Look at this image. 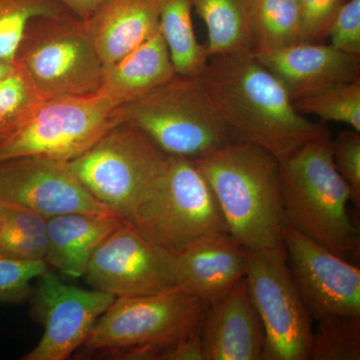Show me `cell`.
I'll return each mask as SVG.
<instances>
[{
    "mask_svg": "<svg viewBox=\"0 0 360 360\" xmlns=\"http://www.w3.org/2000/svg\"><path fill=\"white\" fill-rule=\"evenodd\" d=\"M200 79L232 141L259 146L281 163L329 131L296 110L288 89L253 52L210 58Z\"/></svg>",
    "mask_w": 360,
    "mask_h": 360,
    "instance_id": "1",
    "label": "cell"
},
{
    "mask_svg": "<svg viewBox=\"0 0 360 360\" xmlns=\"http://www.w3.org/2000/svg\"><path fill=\"white\" fill-rule=\"evenodd\" d=\"M193 160L232 238L248 250L283 245L281 162L274 155L255 144L231 141Z\"/></svg>",
    "mask_w": 360,
    "mask_h": 360,
    "instance_id": "2",
    "label": "cell"
},
{
    "mask_svg": "<svg viewBox=\"0 0 360 360\" xmlns=\"http://www.w3.org/2000/svg\"><path fill=\"white\" fill-rule=\"evenodd\" d=\"M210 305L181 288L115 297L97 319L87 354L120 360H175L179 343L200 333Z\"/></svg>",
    "mask_w": 360,
    "mask_h": 360,
    "instance_id": "3",
    "label": "cell"
},
{
    "mask_svg": "<svg viewBox=\"0 0 360 360\" xmlns=\"http://www.w3.org/2000/svg\"><path fill=\"white\" fill-rule=\"evenodd\" d=\"M329 131L303 144L281 163L286 225L345 259L359 251L348 214L352 189L333 162Z\"/></svg>",
    "mask_w": 360,
    "mask_h": 360,
    "instance_id": "4",
    "label": "cell"
},
{
    "mask_svg": "<svg viewBox=\"0 0 360 360\" xmlns=\"http://www.w3.org/2000/svg\"><path fill=\"white\" fill-rule=\"evenodd\" d=\"M14 63L44 101L96 94L103 84V65L86 23L71 11L30 20Z\"/></svg>",
    "mask_w": 360,
    "mask_h": 360,
    "instance_id": "5",
    "label": "cell"
},
{
    "mask_svg": "<svg viewBox=\"0 0 360 360\" xmlns=\"http://www.w3.org/2000/svg\"><path fill=\"white\" fill-rule=\"evenodd\" d=\"M168 156L139 127L122 122L68 165L94 198L129 221L165 174Z\"/></svg>",
    "mask_w": 360,
    "mask_h": 360,
    "instance_id": "6",
    "label": "cell"
},
{
    "mask_svg": "<svg viewBox=\"0 0 360 360\" xmlns=\"http://www.w3.org/2000/svg\"><path fill=\"white\" fill-rule=\"evenodd\" d=\"M127 222L174 257L203 236L229 232L212 187L184 156H168L165 174Z\"/></svg>",
    "mask_w": 360,
    "mask_h": 360,
    "instance_id": "7",
    "label": "cell"
},
{
    "mask_svg": "<svg viewBox=\"0 0 360 360\" xmlns=\"http://www.w3.org/2000/svg\"><path fill=\"white\" fill-rule=\"evenodd\" d=\"M123 122L148 135L168 155L196 158L232 141L200 77L176 75L139 101L120 106Z\"/></svg>",
    "mask_w": 360,
    "mask_h": 360,
    "instance_id": "8",
    "label": "cell"
},
{
    "mask_svg": "<svg viewBox=\"0 0 360 360\" xmlns=\"http://www.w3.org/2000/svg\"><path fill=\"white\" fill-rule=\"evenodd\" d=\"M122 122L120 105L101 90L46 99L0 143V161L40 155L70 162Z\"/></svg>",
    "mask_w": 360,
    "mask_h": 360,
    "instance_id": "9",
    "label": "cell"
},
{
    "mask_svg": "<svg viewBox=\"0 0 360 360\" xmlns=\"http://www.w3.org/2000/svg\"><path fill=\"white\" fill-rule=\"evenodd\" d=\"M245 283L264 329V360H309L312 317L296 288L283 245L248 250Z\"/></svg>",
    "mask_w": 360,
    "mask_h": 360,
    "instance_id": "10",
    "label": "cell"
},
{
    "mask_svg": "<svg viewBox=\"0 0 360 360\" xmlns=\"http://www.w3.org/2000/svg\"><path fill=\"white\" fill-rule=\"evenodd\" d=\"M84 277L92 288L115 297L177 288L174 255L144 238L125 220L94 251Z\"/></svg>",
    "mask_w": 360,
    "mask_h": 360,
    "instance_id": "11",
    "label": "cell"
},
{
    "mask_svg": "<svg viewBox=\"0 0 360 360\" xmlns=\"http://www.w3.org/2000/svg\"><path fill=\"white\" fill-rule=\"evenodd\" d=\"M33 321L44 326L41 340L22 360H65L80 349L98 317L115 300L61 281L51 269L39 277L32 297Z\"/></svg>",
    "mask_w": 360,
    "mask_h": 360,
    "instance_id": "12",
    "label": "cell"
},
{
    "mask_svg": "<svg viewBox=\"0 0 360 360\" xmlns=\"http://www.w3.org/2000/svg\"><path fill=\"white\" fill-rule=\"evenodd\" d=\"M0 200L46 219L68 213L116 217L85 188L68 162L46 156L0 161Z\"/></svg>",
    "mask_w": 360,
    "mask_h": 360,
    "instance_id": "13",
    "label": "cell"
},
{
    "mask_svg": "<svg viewBox=\"0 0 360 360\" xmlns=\"http://www.w3.org/2000/svg\"><path fill=\"white\" fill-rule=\"evenodd\" d=\"M283 245L291 276L310 316H360V270L285 225Z\"/></svg>",
    "mask_w": 360,
    "mask_h": 360,
    "instance_id": "14",
    "label": "cell"
},
{
    "mask_svg": "<svg viewBox=\"0 0 360 360\" xmlns=\"http://www.w3.org/2000/svg\"><path fill=\"white\" fill-rule=\"evenodd\" d=\"M205 360H264V329L245 278L206 309L200 328Z\"/></svg>",
    "mask_w": 360,
    "mask_h": 360,
    "instance_id": "15",
    "label": "cell"
},
{
    "mask_svg": "<svg viewBox=\"0 0 360 360\" xmlns=\"http://www.w3.org/2000/svg\"><path fill=\"white\" fill-rule=\"evenodd\" d=\"M246 248L229 232L194 241L175 257L177 286L213 305L245 276Z\"/></svg>",
    "mask_w": 360,
    "mask_h": 360,
    "instance_id": "16",
    "label": "cell"
},
{
    "mask_svg": "<svg viewBox=\"0 0 360 360\" xmlns=\"http://www.w3.org/2000/svg\"><path fill=\"white\" fill-rule=\"evenodd\" d=\"M255 56L283 82L292 101L360 80V56L345 53L330 44L300 42Z\"/></svg>",
    "mask_w": 360,
    "mask_h": 360,
    "instance_id": "17",
    "label": "cell"
},
{
    "mask_svg": "<svg viewBox=\"0 0 360 360\" xmlns=\"http://www.w3.org/2000/svg\"><path fill=\"white\" fill-rule=\"evenodd\" d=\"M85 23L103 66L111 65L160 30L158 0H103Z\"/></svg>",
    "mask_w": 360,
    "mask_h": 360,
    "instance_id": "18",
    "label": "cell"
},
{
    "mask_svg": "<svg viewBox=\"0 0 360 360\" xmlns=\"http://www.w3.org/2000/svg\"><path fill=\"white\" fill-rule=\"evenodd\" d=\"M176 75L160 28L120 60L103 66L101 90L118 105H124L148 96Z\"/></svg>",
    "mask_w": 360,
    "mask_h": 360,
    "instance_id": "19",
    "label": "cell"
},
{
    "mask_svg": "<svg viewBox=\"0 0 360 360\" xmlns=\"http://www.w3.org/2000/svg\"><path fill=\"white\" fill-rule=\"evenodd\" d=\"M117 217L68 213L47 219V253L49 269L79 278L90 258L104 238L120 224Z\"/></svg>",
    "mask_w": 360,
    "mask_h": 360,
    "instance_id": "20",
    "label": "cell"
},
{
    "mask_svg": "<svg viewBox=\"0 0 360 360\" xmlns=\"http://www.w3.org/2000/svg\"><path fill=\"white\" fill-rule=\"evenodd\" d=\"M255 0H193V11L207 30L210 59L252 52V21Z\"/></svg>",
    "mask_w": 360,
    "mask_h": 360,
    "instance_id": "21",
    "label": "cell"
},
{
    "mask_svg": "<svg viewBox=\"0 0 360 360\" xmlns=\"http://www.w3.org/2000/svg\"><path fill=\"white\" fill-rule=\"evenodd\" d=\"M160 28L175 71L184 77H200L210 56L194 32L193 0H158Z\"/></svg>",
    "mask_w": 360,
    "mask_h": 360,
    "instance_id": "22",
    "label": "cell"
},
{
    "mask_svg": "<svg viewBox=\"0 0 360 360\" xmlns=\"http://www.w3.org/2000/svg\"><path fill=\"white\" fill-rule=\"evenodd\" d=\"M251 33L257 56L302 42L298 0H255Z\"/></svg>",
    "mask_w": 360,
    "mask_h": 360,
    "instance_id": "23",
    "label": "cell"
},
{
    "mask_svg": "<svg viewBox=\"0 0 360 360\" xmlns=\"http://www.w3.org/2000/svg\"><path fill=\"white\" fill-rule=\"evenodd\" d=\"M47 243L46 217L27 208L4 203L0 255L26 262H45Z\"/></svg>",
    "mask_w": 360,
    "mask_h": 360,
    "instance_id": "24",
    "label": "cell"
},
{
    "mask_svg": "<svg viewBox=\"0 0 360 360\" xmlns=\"http://www.w3.org/2000/svg\"><path fill=\"white\" fill-rule=\"evenodd\" d=\"M302 115H312L322 122L345 123L360 132V80L333 85L293 101Z\"/></svg>",
    "mask_w": 360,
    "mask_h": 360,
    "instance_id": "25",
    "label": "cell"
},
{
    "mask_svg": "<svg viewBox=\"0 0 360 360\" xmlns=\"http://www.w3.org/2000/svg\"><path fill=\"white\" fill-rule=\"evenodd\" d=\"M312 331L309 359L359 360L360 316L331 315Z\"/></svg>",
    "mask_w": 360,
    "mask_h": 360,
    "instance_id": "26",
    "label": "cell"
},
{
    "mask_svg": "<svg viewBox=\"0 0 360 360\" xmlns=\"http://www.w3.org/2000/svg\"><path fill=\"white\" fill-rule=\"evenodd\" d=\"M58 0H0V59L14 63L30 21L37 16L65 13Z\"/></svg>",
    "mask_w": 360,
    "mask_h": 360,
    "instance_id": "27",
    "label": "cell"
},
{
    "mask_svg": "<svg viewBox=\"0 0 360 360\" xmlns=\"http://www.w3.org/2000/svg\"><path fill=\"white\" fill-rule=\"evenodd\" d=\"M44 101L25 71L14 63L13 71L0 80V143L20 129Z\"/></svg>",
    "mask_w": 360,
    "mask_h": 360,
    "instance_id": "28",
    "label": "cell"
},
{
    "mask_svg": "<svg viewBox=\"0 0 360 360\" xmlns=\"http://www.w3.org/2000/svg\"><path fill=\"white\" fill-rule=\"evenodd\" d=\"M49 269L45 262H26L0 255V303L30 300L32 281Z\"/></svg>",
    "mask_w": 360,
    "mask_h": 360,
    "instance_id": "29",
    "label": "cell"
},
{
    "mask_svg": "<svg viewBox=\"0 0 360 360\" xmlns=\"http://www.w3.org/2000/svg\"><path fill=\"white\" fill-rule=\"evenodd\" d=\"M347 0H298L302 42L322 44L341 6Z\"/></svg>",
    "mask_w": 360,
    "mask_h": 360,
    "instance_id": "30",
    "label": "cell"
},
{
    "mask_svg": "<svg viewBox=\"0 0 360 360\" xmlns=\"http://www.w3.org/2000/svg\"><path fill=\"white\" fill-rule=\"evenodd\" d=\"M333 162L352 189V201L360 206V134L354 129L340 132L331 141Z\"/></svg>",
    "mask_w": 360,
    "mask_h": 360,
    "instance_id": "31",
    "label": "cell"
},
{
    "mask_svg": "<svg viewBox=\"0 0 360 360\" xmlns=\"http://www.w3.org/2000/svg\"><path fill=\"white\" fill-rule=\"evenodd\" d=\"M331 46L338 51L360 56V0H347L329 28Z\"/></svg>",
    "mask_w": 360,
    "mask_h": 360,
    "instance_id": "32",
    "label": "cell"
},
{
    "mask_svg": "<svg viewBox=\"0 0 360 360\" xmlns=\"http://www.w3.org/2000/svg\"><path fill=\"white\" fill-rule=\"evenodd\" d=\"M60 4L82 20H87L103 0H58Z\"/></svg>",
    "mask_w": 360,
    "mask_h": 360,
    "instance_id": "33",
    "label": "cell"
},
{
    "mask_svg": "<svg viewBox=\"0 0 360 360\" xmlns=\"http://www.w3.org/2000/svg\"><path fill=\"white\" fill-rule=\"evenodd\" d=\"M13 68L14 63H9V61L0 59V80L7 77L13 71Z\"/></svg>",
    "mask_w": 360,
    "mask_h": 360,
    "instance_id": "34",
    "label": "cell"
},
{
    "mask_svg": "<svg viewBox=\"0 0 360 360\" xmlns=\"http://www.w3.org/2000/svg\"><path fill=\"white\" fill-rule=\"evenodd\" d=\"M4 203L0 200V225H1L2 219H4Z\"/></svg>",
    "mask_w": 360,
    "mask_h": 360,
    "instance_id": "35",
    "label": "cell"
}]
</instances>
